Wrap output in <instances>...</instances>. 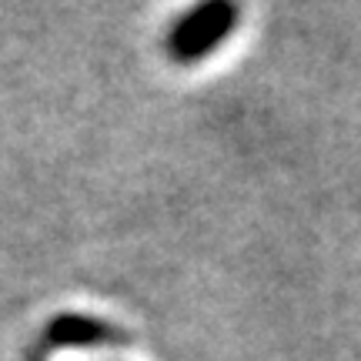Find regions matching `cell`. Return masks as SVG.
Returning <instances> with one entry per match:
<instances>
[{"label": "cell", "instance_id": "1", "mask_svg": "<svg viewBox=\"0 0 361 361\" xmlns=\"http://www.w3.org/2000/svg\"><path fill=\"white\" fill-rule=\"evenodd\" d=\"M238 24V7L228 0H211L184 13L168 34V54L178 64H194L218 47L221 40L231 37Z\"/></svg>", "mask_w": 361, "mask_h": 361}, {"label": "cell", "instance_id": "2", "mask_svg": "<svg viewBox=\"0 0 361 361\" xmlns=\"http://www.w3.org/2000/svg\"><path fill=\"white\" fill-rule=\"evenodd\" d=\"M117 331L101 318L90 314H57L47 324V341L57 348H97L114 341Z\"/></svg>", "mask_w": 361, "mask_h": 361}]
</instances>
